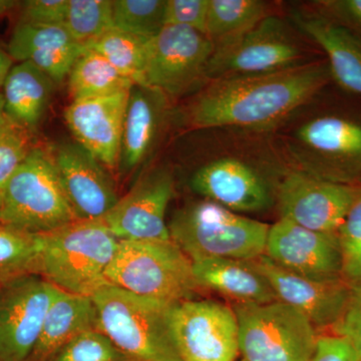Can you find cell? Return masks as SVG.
Here are the masks:
<instances>
[{
    "label": "cell",
    "mask_w": 361,
    "mask_h": 361,
    "mask_svg": "<svg viewBox=\"0 0 361 361\" xmlns=\"http://www.w3.org/2000/svg\"><path fill=\"white\" fill-rule=\"evenodd\" d=\"M330 80L327 63H310L211 80L188 109V123L195 129H265L310 101Z\"/></svg>",
    "instance_id": "obj_1"
},
{
    "label": "cell",
    "mask_w": 361,
    "mask_h": 361,
    "mask_svg": "<svg viewBox=\"0 0 361 361\" xmlns=\"http://www.w3.org/2000/svg\"><path fill=\"white\" fill-rule=\"evenodd\" d=\"M35 274L59 290L92 297L109 284L106 271L120 240L104 221L75 220L39 235Z\"/></svg>",
    "instance_id": "obj_2"
},
{
    "label": "cell",
    "mask_w": 361,
    "mask_h": 361,
    "mask_svg": "<svg viewBox=\"0 0 361 361\" xmlns=\"http://www.w3.org/2000/svg\"><path fill=\"white\" fill-rule=\"evenodd\" d=\"M97 329L135 361H182L173 336L175 303L137 295L111 283L92 296Z\"/></svg>",
    "instance_id": "obj_3"
},
{
    "label": "cell",
    "mask_w": 361,
    "mask_h": 361,
    "mask_svg": "<svg viewBox=\"0 0 361 361\" xmlns=\"http://www.w3.org/2000/svg\"><path fill=\"white\" fill-rule=\"evenodd\" d=\"M269 227L209 200L183 207L168 223L171 240L192 262L256 260L264 255Z\"/></svg>",
    "instance_id": "obj_4"
},
{
    "label": "cell",
    "mask_w": 361,
    "mask_h": 361,
    "mask_svg": "<svg viewBox=\"0 0 361 361\" xmlns=\"http://www.w3.org/2000/svg\"><path fill=\"white\" fill-rule=\"evenodd\" d=\"M106 278L137 295L171 303L190 300L199 288L193 262L172 240L120 241Z\"/></svg>",
    "instance_id": "obj_5"
},
{
    "label": "cell",
    "mask_w": 361,
    "mask_h": 361,
    "mask_svg": "<svg viewBox=\"0 0 361 361\" xmlns=\"http://www.w3.org/2000/svg\"><path fill=\"white\" fill-rule=\"evenodd\" d=\"M75 220L54 156L42 149H30L2 191L0 224L42 235Z\"/></svg>",
    "instance_id": "obj_6"
},
{
    "label": "cell",
    "mask_w": 361,
    "mask_h": 361,
    "mask_svg": "<svg viewBox=\"0 0 361 361\" xmlns=\"http://www.w3.org/2000/svg\"><path fill=\"white\" fill-rule=\"evenodd\" d=\"M239 353L244 361H310L316 350L314 325L289 304L235 303Z\"/></svg>",
    "instance_id": "obj_7"
},
{
    "label": "cell",
    "mask_w": 361,
    "mask_h": 361,
    "mask_svg": "<svg viewBox=\"0 0 361 361\" xmlns=\"http://www.w3.org/2000/svg\"><path fill=\"white\" fill-rule=\"evenodd\" d=\"M215 45L205 33L182 25H165L147 44L142 84L164 96H184L206 80Z\"/></svg>",
    "instance_id": "obj_8"
},
{
    "label": "cell",
    "mask_w": 361,
    "mask_h": 361,
    "mask_svg": "<svg viewBox=\"0 0 361 361\" xmlns=\"http://www.w3.org/2000/svg\"><path fill=\"white\" fill-rule=\"evenodd\" d=\"M303 52L283 21L268 16L249 32L216 45L206 80L262 75L299 66Z\"/></svg>",
    "instance_id": "obj_9"
},
{
    "label": "cell",
    "mask_w": 361,
    "mask_h": 361,
    "mask_svg": "<svg viewBox=\"0 0 361 361\" xmlns=\"http://www.w3.org/2000/svg\"><path fill=\"white\" fill-rule=\"evenodd\" d=\"M173 336L182 361H236L238 322L233 307L213 300H185L171 313Z\"/></svg>",
    "instance_id": "obj_10"
},
{
    "label": "cell",
    "mask_w": 361,
    "mask_h": 361,
    "mask_svg": "<svg viewBox=\"0 0 361 361\" xmlns=\"http://www.w3.org/2000/svg\"><path fill=\"white\" fill-rule=\"evenodd\" d=\"M59 292L37 274L0 283V361H27Z\"/></svg>",
    "instance_id": "obj_11"
},
{
    "label": "cell",
    "mask_w": 361,
    "mask_h": 361,
    "mask_svg": "<svg viewBox=\"0 0 361 361\" xmlns=\"http://www.w3.org/2000/svg\"><path fill=\"white\" fill-rule=\"evenodd\" d=\"M361 196V185L323 179L308 172L288 173L278 188L281 218L318 232L337 233Z\"/></svg>",
    "instance_id": "obj_12"
},
{
    "label": "cell",
    "mask_w": 361,
    "mask_h": 361,
    "mask_svg": "<svg viewBox=\"0 0 361 361\" xmlns=\"http://www.w3.org/2000/svg\"><path fill=\"white\" fill-rule=\"evenodd\" d=\"M313 159L311 174L361 185V120L341 115L313 118L297 130Z\"/></svg>",
    "instance_id": "obj_13"
},
{
    "label": "cell",
    "mask_w": 361,
    "mask_h": 361,
    "mask_svg": "<svg viewBox=\"0 0 361 361\" xmlns=\"http://www.w3.org/2000/svg\"><path fill=\"white\" fill-rule=\"evenodd\" d=\"M264 255L280 267L302 276L342 279L337 233L314 231L280 218L269 227Z\"/></svg>",
    "instance_id": "obj_14"
},
{
    "label": "cell",
    "mask_w": 361,
    "mask_h": 361,
    "mask_svg": "<svg viewBox=\"0 0 361 361\" xmlns=\"http://www.w3.org/2000/svg\"><path fill=\"white\" fill-rule=\"evenodd\" d=\"M174 189V178L169 171H153L118 199L104 223L120 241L171 240L166 213Z\"/></svg>",
    "instance_id": "obj_15"
},
{
    "label": "cell",
    "mask_w": 361,
    "mask_h": 361,
    "mask_svg": "<svg viewBox=\"0 0 361 361\" xmlns=\"http://www.w3.org/2000/svg\"><path fill=\"white\" fill-rule=\"evenodd\" d=\"M278 300L303 313L315 329L334 327L343 313L351 286L343 279L318 280L284 269L265 255L254 260Z\"/></svg>",
    "instance_id": "obj_16"
},
{
    "label": "cell",
    "mask_w": 361,
    "mask_h": 361,
    "mask_svg": "<svg viewBox=\"0 0 361 361\" xmlns=\"http://www.w3.org/2000/svg\"><path fill=\"white\" fill-rule=\"evenodd\" d=\"M54 159L77 220H104L120 198L102 164L78 142L59 147Z\"/></svg>",
    "instance_id": "obj_17"
},
{
    "label": "cell",
    "mask_w": 361,
    "mask_h": 361,
    "mask_svg": "<svg viewBox=\"0 0 361 361\" xmlns=\"http://www.w3.org/2000/svg\"><path fill=\"white\" fill-rule=\"evenodd\" d=\"M130 92L80 99L66 109L65 118L78 144L101 164L115 168L120 160L123 121Z\"/></svg>",
    "instance_id": "obj_18"
},
{
    "label": "cell",
    "mask_w": 361,
    "mask_h": 361,
    "mask_svg": "<svg viewBox=\"0 0 361 361\" xmlns=\"http://www.w3.org/2000/svg\"><path fill=\"white\" fill-rule=\"evenodd\" d=\"M194 192L235 213L257 212L267 209L271 194L265 180L244 161L222 158L195 173Z\"/></svg>",
    "instance_id": "obj_19"
},
{
    "label": "cell",
    "mask_w": 361,
    "mask_h": 361,
    "mask_svg": "<svg viewBox=\"0 0 361 361\" xmlns=\"http://www.w3.org/2000/svg\"><path fill=\"white\" fill-rule=\"evenodd\" d=\"M85 44L73 39L65 25H16L8 44L13 59L30 61L56 82H63L84 52Z\"/></svg>",
    "instance_id": "obj_20"
},
{
    "label": "cell",
    "mask_w": 361,
    "mask_h": 361,
    "mask_svg": "<svg viewBox=\"0 0 361 361\" xmlns=\"http://www.w3.org/2000/svg\"><path fill=\"white\" fill-rule=\"evenodd\" d=\"M293 21L325 51L331 78L342 89L361 96V40L324 14L295 13Z\"/></svg>",
    "instance_id": "obj_21"
},
{
    "label": "cell",
    "mask_w": 361,
    "mask_h": 361,
    "mask_svg": "<svg viewBox=\"0 0 361 361\" xmlns=\"http://www.w3.org/2000/svg\"><path fill=\"white\" fill-rule=\"evenodd\" d=\"M199 287L222 294L240 304H264L278 300L269 282L255 262L211 258L193 262Z\"/></svg>",
    "instance_id": "obj_22"
},
{
    "label": "cell",
    "mask_w": 361,
    "mask_h": 361,
    "mask_svg": "<svg viewBox=\"0 0 361 361\" xmlns=\"http://www.w3.org/2000/svg\"><path fill=\"white\" fill-rule=\"evenodd\" d=\"M94 329H97V312L92 297L59 290L27 361H51L71 339Z\"/></svg>",
    "instance_id": "obj_23"
},
{
    "label": "cell",
    "mask_w": 361,
    "mask_h": 361,
    "mask_svg": "<svg viewBox=\"0 0 361 361\" xmlns=\"http://www.w3.org/2000/svg\"><path fill=\"white\" fill-rule=\"evenodd\" d=\"M165 96L155 90L135 85L130 90L126 111L118 165L130 171L151 151L160 126Z\"/></svg>",
    "instance_id": "obj_24"
},
{
    "label": "cell",
    "mask_w": 361,
    "mask_h": 361,
    "mask_svg": "<svg viewBox=\"0 0 361 361\" xmlns=\"http://www.w3.org/2000/svg\"><path fill=\"white\" fill-rule=\"evenodd\" d=\"M54 80L30 61L13 66L4 85V110L13 126L33 129L44 118Z\"/></svg>",
    "instance_id": "obj_25"
},
{
    "label": "cell",
    "mask_w": 361,
    "mask_h": 361,
    "mask_svg": "<svg viewBox=\"0 0 361 361\" xmlns=\"http://www.w3.org/2000/svg\"><path fill=\"white\" fill-rule=\"evenodd\" d=\"M68 78L73 101L114 96L130 92L135 85L101 54L87 49L78 56Z\"/></svg>",
    "instance_id": "obj_26"
},
{
    "label": "cell",
    "mask_w": 361,
    "mask_h": 361,
    "mask_svg": "<svg viewBox=\"0 0 361 361\" xmlns=\"http://www.w3.org/2000/svg\"><path fill=\"white\" fill-rule=\"evenodd\" d=\"M269 16L260 0H209L206 35L214 45L237 39Z\"/></svg>",
    "instance_id": "obj_27"
},
{
    "label": "cell",
    "mask_w": 361,
    "mask_h": 361,
    "mask_svg": "<svg viewBox=\"0 0 361 361\" xmlns=\"http://www.w3.org/2000/svg\"><path fill=\"white\" fill-rule=\"evenodd\" d=\"M148 40L113 28L87 42L85 47L101 54L118 73L130 78L135 85H141Z\"/></svg>",
    "instance_id": "obj_28"
},
{
    "label": "cell",
    "mask_w": 361,
    "mask_h": 361,
    "mask_svg": "<svg viewBox=\"0 0 361 361\" xmlns=\"http://www.w3.org/2000/svg\"><path fill=\"white\" fill-rule=\"evenodd\" d=\"M39 253V235L0 224V283L35 274Z\"/></svg>",
    "instance_id": "obj_29"
},
{
    "label": "cell",
    "mask_w": 361,
    "mask_h": 361,
    "mask_svg": "<svg viewBox=\"0 0 361 361\" xmlns=\"http://www.w3.org/2000/svg\"><path fill=\"white\" fill-rule=\"evenodd\" d=\"M166 0H113L114 27L149 39L161 32Z\"/></svg>",
    "instance_id": "obj_30"
},
{
    "label": "cell",
    "mask_w": 361,
    "mask_h": 361,
    "mask_svg": "<svg viewBox=\"0 0 361 361\" xmlns=\"http://www.w3.org/2000/svg\"><path fill=\"white\" fill-rule=\"evenodd\" d=\"M65 27L85 44L113 30V0H68Z\"/></svg>",
    "instance_id": "obj_31"
},
{
    "label": "cell",
    "mask_w": 361,
    "mask_h": 361,
    "mask_svg": "<svg viewBox=\"0 0 361 361\" xmlns=\"http://www.w3.org/2000/svg\"><path fill=\"white\" fill-rule=\"evenodd\" d=\"M51 361H135L96 329L78 334Z\"/></svg>",
    "instance_id": "obj_32"
},
{
    "label": "cell",
    "mask_w": 361,
    "mask_h": 361,
    "mask_svg": "<svg viewBox=\"0 0 361 361\" xmlns=\"http://www.w3.org/2000/svg\"><path fill=\"white\" fill-rule=\"evenodd\" d=\"M342 279L351 287L361 284V196L351 207L338 231Z\"/></svg>",
    "instance_id": "obj_33"
},
{
    "label": "cell",
    "mask_w": 361,
    "mask_h": 361,
    "mask_svg": "<svg viewBox=\"0 0 361 361\" xmlns=\"http://www.w3.org/2000/svg\"><path fill=\"white\" fill-rule=\"evenodd\" d=\"M209 0H166L164 25H182L205 33Z\"/></svg>",
    "instance_id": "obj_34"
},
{
    "label": "cell",
    "mask_w": 361,
    "mask_h": 361,
    "mask_svg": "<svg viewBox=\"0 0 361 361\" xmlns=\"http://www.w3.org/2000/svg\"><path fill=\"white\" fill-rule=\"evenodd\" d=\"M30 152L25 137L16 130V126L0 135V194Z\"/></svg>",
    "instance_id": "obj_35"
},
{
    "label": "cell",
    "mask_w": 361,
    "mask_h": 361,
    "mask_svg": "<svg viewBox=\"0 0 361 361\" xmlns=\"http://www.w3.org/2000/svg\"><path fill=\"white\" fill-rule=\"evenodd\" d=\"M332 330L334 334L349 342L357 360L361 361V284L351 287L348 304Z\"/></svg>",
    "instance_id": "obj_36"
},
{
    "label": "cell",
    "mask_w": 361,
    "mask_h": 361,
    "mask_svg": "<svg viewBox=\"0 0 361 361\" xmlns=\"http://www.w3.org/2000/svg\"><path fill=\"white\" fill-rule=\"evenodd\" d=\"M68 0H28L21 2L20 23L33 25H63Z\"/></svg>",
    "instance_id": "obj_37"
},
{
    "label": "cell",
    "mask_w": 361,
    "mask_h": 361,
    "mask_svg": "<svg viewBox=\"0 0 361 361\" xmlns=\"http://www.w3.org/2000/svg\"><path fill=\"white\" fill-rule=\"evenodd\" d=\"M324 16L344 26L361 40V0L322 1Z\"/></svg>",
    "instance_id": "obj_38"
},
{
    "label": "cell",
    "mask_w": 361,
    "mask_h": 361,
    "mask_svg": "<svg viewBox=\"0 0 361 361\" xmlns=\"http://www.w3.org/2000/svg\"><path fill=\"white\" fill-rule=\"evenodd\" d=\"M310 361H358L355 350L343 337L330 334L319 336L314 355Z\"/></svg>",
    "instance_id": "obj_39"
},
{
    "label": "cell",
    "mask_w": 361,
    "mask_h": 361,
    "mask_svg": "<svg viewBox=\"0 0 361 361\" xmlns=\"http://www.w3.org/2000/svg\"><path fill=\"white\" fill-rule=\"evenodd\" d=\"M11 68H13V59L9 56L8 54H6L0 49V89L4 87Z\"/></svg>",
    "instance_id": "obj_40"
},
{
    "label": "cell",
    "mask_w": 361,
    "mask_h": 361,
    "mask_svg": "<svg viewBox=\"0 0 361 361\" xmlns=\"http://www.w3.org/2000/svg\"><path fill=\"white\" fill-rule=\"evenodd\" d=\"M13 123L7 118L6 110H4V97L0 92V135H4L7 130L13 127Z\"/></svg>",
    "instance_id": "obj_41"
},
{
    "label": "cell",
    "mask_w": 361,
    "mask_h": 361,
    "mask_svg": "<svg viewBox=\"0 0 361 361\" xmlns=\"http://www.w3.org/2000/svg\"><path fill=\"white\" fill-rule=\"evenodd\" d=\"M18 6H21V2L14 1V0H0V16L8 13Z\"/></svg>",
    "instance_id": "obj_42"
},
{
    "label": "cell",
    "mask_w": 361,
    "mask_h": 361,
    "mask_svg": "<svg viewBox=\"0 0 361 361\" xmlns=\"http://www.w3.org/2000/svg\"><path fill=\"white\" fill-rule=\"evenodd\" d=\"M0 200H1V194H0Z\"/></svg>",
    "instance_id": "obj_43"
},
{
    "label": "cell",
    "mask_w": 361,
    "mask_h": 361,
    "mask_svg": "<svg viewBox=\"0 0 361 361\" xmlns=\"http://www.w3.org/2000/svg\"><path fill=\"white\" fill-rule=\"evenodd\" d=\"M240 361H244V360H240Z\"/></svg>",
    "instance_id": "obj_44"
}]
</instances>
